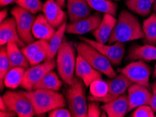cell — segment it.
<instances>
[{
    "label": "cell",
    "mask_w": 156,
    "mask_h": 117,
    "mask_svg": "<svg viewBox=\"0 0 156 117\" xmlns=\"http://www.w3.org/2000/svg\"><path fill=\"white\" fill-rule=\"evenodd\" d=\"M11 64L9 63V60L7 55L6 46H2L0 49V88L1 90H3L4 88V78L8 72L9 70H10Z\"/></svg>",
    "instance_id": "cell-30"
},
{
    "label": "cell",
    "mask_w": 156,
    "mask_h": 117,
    "mask_svg": "<svg viewBox=\"0 0 156 117\" xmlns=\"http://www.w3.org/2000/svg\"><path fill=\"white\" fill-rule=\"evenodd\" d=\"M16 2L17 0H0V5L1 6H6Z\"/></svg>",
    "instance_id": "cell-40"
},
{
    "label": "cell",
    "mask_w": 156,
    "mask_h": 117,
    "mask_svg": "<svg viewBox=\"0 0 156 117\" xmlns=\"http://www.w3.org/2000/svg\"><path fill=\"white\" fill-rule=\"evenodd\" d=\"M89 87L90 95L88 97L91 98H101L105 97L108 91V83L102 79L94 81Z\"/></svg>",
    "instance_id": "cell-29"
},
{
    "label": "cell",
    "mask_w": 156,
    "mask_h": 117,
    "mask_svg": "<svg viewBox=\"0 0 156 117\" xmlns=\"http://www.w3.org/2000/svg\"><path fill=\"white\" fill-rule=\"evenodd\" d=\"M144 34V42L156 46V13L151 14L144 20L142 25Z\"/></svg>",
    "instance_id": "cell-27"
},
{
    "label": "cell",
    "mask_w": 156,
    "mask_h": 117,
    "mask_svg": "<svg viewBox=\"0 0 156 117\" xmlns=\"http://www.w3.org/2000/svg\"><path fill=\"white\" fill-rule=\"evenodd\" d=\"M55 31V28L46 20L44 14H39L37 16L32 27V34L35 39L49 42Z\"/></svg>",
    "instance_id": "cell-21"
},
{
    "label": "cell",
    "mask_w": 156,
    "mask_h": 117,
    "mask_svg": "<svg viewBox=\"0 0 156 117\" xmlns=\"http://www.w3.org/2000/svg\"><path fill=\"white\" fill-rule=\"evenodd\" d=\"M127 60H143L145 62L156 60V46L151 44L133 45L129 49L126 57Z\"/></svg>",
    "instance_id": "cell-18"
},
{
    "label": "cell",
    "mask_w": 156,
    "mask_h": 117,
    "mask_svg": "<svg viewBox=\"0 0 156 117\" xmlns=\"http://www.w3.org/2000/svg\"><path fill=\"white\" fill-rule=\"evenodd\" d=\"M101 114V108L100 102L90 101L87 103V117H100Z\"/></svg>",
    "instance_id": "cell-35"
},
{
    "label": "cell",
    "mask_w": 156,
    "mask_h": 117,
    "mask_svg": "<svg viewBox=\"0 0 156 117\" xmlns=\"http://www.w3.org/2000/svg\"><path fill=\"white\" fill-rule=\"evenodd\" d=\"M75 75L81 79L86 87H89L94 81L102 79V73L95 70L79 55L76 57Z\"/></svg>",
    "instance_id": "cell-15"
},
{
    "label": "cell",
    "mask_w": 156,
    "mask_h": 117,
    "mask_svg": "<svg viewBox=\"0 0 156 117\" xmlns=\"http://www.w3.org/2000/svg\"><path fill=\"white\" fill-rule=\"evenodd\" d=\"M120 73L123 74L132 83L150 87V76L151 68L143 60L132 61L124 68L119 70Z\"/></svg>",
    "instance_id": "cell-8"
},
{
    "label": "cell",
    "mask_w": 156,
    "mask_h": 117,
    "mask_svg": "<svg viewBox=\"0 0 156 117\" xmlns=\"http://www.w3.org/2000/svg\"><path fill=\"white\" fill-rule=\"evenodd\" d=\"M60 76L57 75L55 71L52 70L45 75L43 79L35 86L34 89H46L58 91L62 86V80H61Z\"/></svg>",
    "instance_id": "cell-25"
},
{
    "label": "cell",
    "mask_w": 156,
    "mask_h": 117,
    "mask_svg": "<svg viewBox=\"0 0 156 117\" xmlns=\"http://www.w3.org/2000/svg\"><path fill=\"white\" fill-rule=\"evenodd\" d=\"M75 47L78 55L83 57L95 70L111 79L118 75L109 60L92 45L81 41L75 44Z\"/></svg>",
    "instance_id": "cell-4"
},
{
    "label": "cell",
    "mask_w": 156,
    "mask_h": 117,
    "mask_svg": "<svg viewBox=\"0 0 156 117\" xmlns=\"http://www.w3.org/2000/svg\"><path fill=\"white\" fill-rule=\"evenodd\" d=\"M49 117H72V113L69 109L63 107H58L48 112Z\"/></svg>",
    "instance_id": "cell-36"
},
{
    "label": "cell",
    "mask_w": 156,
    "mask_h": 117,
    "mask_svg": "<svg viewBox=\"0 0 156 117\" xmlns=\"http://www.w3.org/2000/svg\"><path fill=\"white\" fill-rule=\"evenodd\" d=\"M103 16L100 12H96L88 17L68 24L67 32L72 35H82L93 32L100 25Z\"/></svg>",
    "instance_id": "cell-12"
},
{
    "label": "cell",
    "mask_w": 156,
    "mask_h": 117,
    "mask_svg": "<svg viewBox=\"0 0 156 117\" xmlns=\"http://www.w3.org/2000/svg\"><path fill=\"white\" fill-rule=\"evenodd\" d=\"M112 1H120V0H112Z\"/></svg>",
    "instance_id": "cell-45"
},
{
    "label": "cell",
    "mask_w": 156,
    "mask_h": 117,
    "mask_svg": "<svg viewBox=\"0 0 156 117\" xmlns=\"http://www.w3.org/2000/svg\"><path fill=\"white\" fill-rule=\"evenodd\" d=\"M55 1L58 2L59 5L63 8V7L65 6V3L66 2H67V0H55Z\"/></svg>",
    "instance_id": "cell-42"
},
{
    "label": "cell",
    "mask_w": 156,
    "mask_h": 117,
    "mask_svg": "<svg viewBox=\"0 0 156 117\" xmlns=\"http://www.w3.org/2000/svg\"><path fill=\"white\" fill-rule=\"evenodd\" d=\"M153 77L156 78V63H155V65L154 71H153Z\"/></svg>",
    "instance_id": "cell-43"
},
{
    "label": "cell",
    "mask_w": 156,
    "mask_h": 117,
    "mask_svg": "<svg viewBox=\"0 0 156 117\" xmlns=\"http://www.w3.org/2000/svg\"><path fill=\"white\" fill-rule=\"evenodd\" d=\"M156 0H126L125 5L131 11L146 17L150 15Z\"/></svg>",
    "instance_id": "cell-24"
},
{
    "label": "cell",
    "mask_w": 156,
    "mask_h": 117,
    "mask_svg": "<svg viewBox=\"0 0 156 117\" xmlns=\"http://www.w3.org/2000/svg\"><path fill=\"white\" fill-rule=\"evenodd\" d=\"M81 41L86 42L92 45L94 48L106 56L113 65L119 66L121 63L125 54V44L122 42H115L113 44H106L100 43L96 40H93L88 38L81 37Z\"/></svg>",
    "instance_id": "cell-10"
},
{
    "label": "cell",
    "mask_w": 156,
    "mask_h": 117,
    "mask_svg": "<svg viewBox=\"0 0 156 117\" xmlns=\"http://www.w3.org/2000/svg\"><path fill=\"white\" fill-rule=\"evenodd\" d=\"M17 116L15 112L9 110H6V111H0V116L1 117H14Z\"/></svg>",
    "instance_id": "cell-38"
},
{
    "label": "cell",
    "mask_w": 156,
    "mask_h": 117,
    "mask_svg": "<svg viewBox=\"0 0 156 117\" xmlns=\"http://www.w3.org/2000/svg\"><path fill=\"white\" fill-rule=\"evenodd\" d=\"M23 92L31 100L37 115H43L58 107L66 106L65 95L55 90L37 88Z\"/></svg>",
    "instance_id": "cell-2"
},
{
    "label": "cell",
    "mask_w": 156,
    "mask_h": 117,
    "mask_svg": "<svg viewBox=\"0 0 156 117\" xmlns=\"http://www.w3.org/2000/svg\"><path fill=\"white\" fill-rule=\"evenodd\" d=\"M2 97L9 110L15 112L18 117H32L35 114L31 100L23 91L8 90Z\"/></svg>",
    "instance_id": "cell-6"
},
{
    "label": "cell",
    "mask_w": 156,
    "mask_h": 117,
    "mask_svg": "<svg viewBox=\"0 0 156 117\" xmlns=\"http://www.w3.org/2000/svg\"><path fill=\"white\" fill-rule=\"evenodd\" d=\"M153 10H154L156 12V1H155V2L154 3V4H153Z\"/></svg>",
    "instance_id": "cell-44"
},
{
    "label": "cell",
    "mask_w": 156,
    "mask_h": 117,
    "mask_svg": "<svg viewBox=\"0 0 156 117\" xmlns=\"http://www.w3.org/2000/svg\"><path fill=\"white\" fill-rule=\"evenodd\" d=\"M10 42L16 43L21 49L26 46L19 36L17 25L13 17L5 19L0 25V45L1 46H6Z\"/></svg>",
    "instance_id": "cell-14"
},
{
    "label": "cell",
    "mask_w": 156,
    "mask_h": 117,
    "mask_svg": "<svg viewBox=\"0 0 156 117\" xmlns=\"http://www.w3.org/2000/svg\"><path fill=\"white\" fill-rule=\"evenodd\" d=\"M76 47L73 42L64 39L57 53L56 67L58 75L66 84H72L75 75Z\"/></svg>",
    "instance_id": "cell-3"
},
{
    "label": "cell",
    "mask_w": 156,
    "mask_h": 117,
    "mask_svg": "<svg viewBox=\"0 0 156 117\" xmlns=\"http://www.w3.org/2000/svg\"><path fill=\"white\" fill-rule=\"evenodd\" d=\"M67 21L63 23L58 29H56L55 34L48 42V54L46 60H52L57 56L58 50L65 39V34L67 32Z\"/></svg>",
    "instance_id": "cell-23"
},
{
    "label": "cell",
    "mask_w": 156,
    "mask_h": 117,
    "mask_svg": "<svg viewBox=\"0 0 156 117\" xmlns=\"http://www.w3.org/2000/svg\"><path fill=\"white\" fill-rule=\"evenodd\" d=\"M101 108L108 117H124L129 112L127 95L123 94L112 101L105 103Z\"/></svg>",
    "instance_id": "cell-20"
},
{
    "label": "cell",
    "mask_w": 156,
    "mask_h": 117,
    "mask_svg": "<svg viewBox=\"0 0 156 117\" xmlns=\"http://www.w3.org/2000/svg\"><path fill=\"white\" fill-rule=\"evenodd\" d=\"M130 116L133 117H154L155 112L149 104L139 106L134 109Z\"/></svg>",
    "instance_id": "cell-33"
},
{
    "label": "cell",
    "mask_w": 156,
    "mask_h": 117,
    "mask_svg": "<svg viewBox=\"0 0 156 117\" xmlns=\"http://www.w3.org/2000/svg\"><path fill=\"white\" fill-rule=\"evenodd\" d=\"M16 3L32 14H37L41 11L44 6L41 0H17Z\"/></svg>",
    "instance_id": "cell-32"
},
{
    "label": "cell",
    "mask_w": 156,
    "mask_h": 117,
    "mask_svg": "<svg viewBox=\"0 0 156 117\" xmlns=\"http://www.w3.org/2000/svg\"><path fill=\"white\" fill-rule=\"evenodd\" d=\"M7 16H8V11H7V9H4L1 10V12H0V23H2L5 19H6Z\"/></svg>",
    "instance_id": "cell-39"
},
{
    "label": "cell",
    "mask_w": 156,
    "mask_h": 117,
    "mask_svg": "<svg viewBox=\"0 0 156 117\" xmlns=\"http://www.w3.org/2000/svg\"><path fill=\"white\" fill-rule=\"evenodd\" d=\"M48 44V41L42 39H37L36 42H33L29 44H27L24 48H23L22 51L25 54L26 58L30 60L32 58V57L36 54L38 51H40L42 48L46 44Z\"/></svg>",
    "instance_id": "cell-31"
},
{
    "label": "cell",
    "mask_w": 156,
    "mask_h": 117,
    "mask_svg": "<svg viewBox=\"0 0 156 117\" xmlns=\"http://www.w3.org/2000/svg\"><path fill=\"white\" fill-rule=\"evenodd\" d=\"M144 38L142 26L137 18L127 11L119 14L114 30L108 39V43H125Z\"/></svg>",
    "instance_id": "cell-1"
},
{
    "label": "cell",
    "mask_w": 156,
    "mask_h": 117,
    "mask_svg": "<svg viewBox=\"0 0 156 117\" xmlns=\"http://www.w3.org/2000/svg\"><path fill=\"white\" fill-rule=\"evenodd\" d=\"M56 67V60L54 59L46 60L43 63L33 65L25 70L24 79L21 84V87L25 90L34 89L36 86L44 76L49 71L53 70Z\"/></svg>",
    "instance_id": "cell-9"
},
{
    "label": "cell",
    "mask_w": 156,
    "mask_h": 117,
    "mask_svg": "<svg viewBox=\"0 0 156 117\" xmlns=\"http://www.w3.org/2000/svg\"><path fill=\"white\" fill-rule=\"evenodd\" d=\"M48 48L49 44H46L40 51H38L30 60V65H37V64L41 63L43 61L46 60L48 54Z\"/></svg>",
    "instance_id": "cell-34"
},
{
    "label": "cell",
    "mask_w": 156,
    "mask_h": 117,
    "mask_svg": "<svg viewBox=\"0 0 156 117\" xmlns=\"http://www.w3.org/2000/svg\"><path fill=\"white\" fill-rule=\"evenodd\" d=\"M42 12L46 20L55 29L65 23L67 18L66 12L55 0H47L44 4Z\"/></svg>",
    "instance_id": "cell-16"
},
{
    "label": "cell",
    "mask_w": 156,
    "mask_h": 117,
    "mask_svg": "<svg viewBox=\"0 0 156 117\" xmlns=\"http://www.w3.org/2000/svg\"><path fill=\"white\" fill-rule=\"evenodd\" d=\"M108 91L105 97L101 98H91L87 97L89 101H97L103 103H107L118 98L120 95L125 94L132 82L123 74L120 73L116 76L107 81Z\"/></svg>",
    "instance_id": "cell-11"
},
{
    "label": "cell",
    "mask_w": 156,
    "mask_h": 117,
    "mask_svg": "<svg viewBox=\"0 0 156 117\" xmlns=\"http://www.w3.org/2000/svg\"><path fill=\"white\" fill-rule=\"evenodd\" d=\"M116 23L117 20L115 16L108 13L104 14L100 25L93 32V35L96 41L103 44L108 42Z\"/></svg>",
    "instance_id": "cell-19"
},
{
    "label": "cell",
    "mask_w": 156,
    "mask_h": 117,
    "mask_svg": "<svg viewBox=\"0 0 156 117\" xmlns=\"http://www.w3.org/2000/svg\"><path fill=\"white\" fill-rule=\"evenodd\" d=\"M26 69L20 67L11 68L5 76L4 82L5 86L10 89H16L21 86L24 79Z\"/></svg>",
    "instance_id": "cell-26"
},
{
    "label": "cell",
    "mask_w": 156,
    "mask_h": 117,
    "mask_svg": "<svg viewBox=\"0 0 156 117\" xmlns=\"http://www.w3.org/2000/svg\"><path fill=\"white\" fill-rule=\"evenodd\" d=\"M67 8L71 23L88 17L93 11L86 0H67Z\"/></svg>",
    "instance_id": "cell-17"
},
{
    "label": "cell",
    "mask_w": 156,
    "mask_h": 117,
    "mask_svg": "<svg viewBox=\"0 0 156 117\" xmlns=\"http://www.w3.org/2000/svg\"><path fill=\"white\" fill-rule=\"evenodd\" d=\"M152 96H151L150 106L152 107L153 111L156 112V80L151 84Z\"/></svg>",
    "instance_id": "cell-37"
},
{
    "label": "cell",
    "mask_w": 156,
    "mask_h": 117,
    "mask_svg": "<svg viewBox=\"0 0 156 117\" xmlns=\"http://www.w3.org/2000/svg\"><path fill=\"white\" fill-rule=\"evenodd\" d=\"M92 9L104 14L116 16L118 5L112 0H86Z\"/></svg>",
    "instance_id": "cell-28"
},
{
    "label": "cell",
    "mask_w": 156,
    "mask_h": 117,
    "mask_svg": "<svg viewBox=\"0 0 156 117\" xmlns=\"http://www.w3.org/2000/svg\"><path fill=\"white\" fill-rule=\"evenodd\" d=\"M127 95L129 112L144 104L150 105L152 92H151L147 87L132 83L127 89Z\"/></svg>",
    "instance_id": "cell-13"
},
{
    "label": "cell",
    "mask_w": 156,
    "mask_h": 117,
    "mask_svg": "<svg viewBox=\"0 0 156 117\" xmlns=\"http://www.w3.org/2000/svg\"><path fill=\"white\" fill-rule=\"evenodd\" d=\"M8 107H7V105L6 104V102H4V99L2 98V97H1L0 98V111H6L8 110Z\"/></svg>",
    "instance_id": "cell-41"
},
{
    "label": "cell",
    "mask_w": 156,
    "mask_h": 117,
    "mask_svg": "<svg viewBox=\"0 0 156 117\" xmlns=\"http://www.w3.org/2000/svg\"><path fill=\"white\" fill-rule=\"evenodd\" d=\"M6 46L11 68L20 67L26 70L29 68L30 65V62L23 53L22 49L17 44L10 42L8 43Z\"/></svg>",
    "instance_id": "cell-22"
},
{
    "label": "cell",
    "mask_w": 156,
    "mask_h": 117,
    "mask_svg": "<svg viewBox=\"0 0 156 117\" xmlns=\"http://www.w3.org/2000/svg\"><path fill=\"white\" fill-rule=\"evenodd\" d=\"M11 14L16 20L18 32L23 42L25 44L34 42L32 27L36 17L34 14L19 6L13 7L11 11Z\"/></svg>",
    "instance_id": "cell-7"
},
{
    "label": "cell",
    "mask_w": 156,
    "mask_h": 117,
    "mask_svg": "<svg viewBox=\"0 0 156 117\" xmlns=\"http://www.w3.org/2000/svg\"><path fill=\"white\" fill-rule=\"evenodd\" d=\"M86 86L77 76H74L72 84L68 85L65 96L73 117H87V102Z\"/></svg>",
    "instance_id": "cell-5"
}]
</instances>
